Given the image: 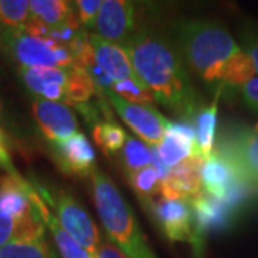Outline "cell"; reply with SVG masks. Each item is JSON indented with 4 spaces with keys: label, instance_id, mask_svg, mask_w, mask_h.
Returning <instances> with one entry per match:
<instances>
[{
    "label": "cell",
    "instance_id": "obj_1",
    "mask_svg": "<svg viewBox=\"0 0 258 258\" xmlns=\"http://www.w3.org/2000/svg\"><path fill=\"white\" fill-rule=\"evenodd\" d=\"M135 74L154 93L155 101L181 120H191L198 112L197 92L181 55L166 40L147 29L135 30L123 43Z\"/></svg>",
    "mask_w": 258,
    "mask_h": 258
},
{
    "label": "cell",
    "instance_id": "obj_2",
    "mask_svg": "<svg viewBox=\"0 0 258 258\" xmlns=\"http://www.w3.org/2000/svg\"><path fill=\"white\" fill-rule=\"evenodd\" d=\"M178 43L186 63L215 89L240 88L257 74L244 49L227 29L214 20L181 22Z\"/></svg>",
    "mask_w": 258,
    "mask_h": 258
},
{
    "label": "cell",
    "instance_id": "obj_3",
    "mask_svg": "<svg viewBox=\"0 0 258 258\" xmlns=\"http://www.w3.org/2000/svg\"><path fill=\"white\" fill-rule=\"evenodd\" d=\"M95 208L108 240L126 258H158L125 198L111 178L95 168L91 174Z\"/></svg>",
    "mask_w": 258,
    "mask_h": 258
},
{
    "label": "cell",
    "instance_id": "obj_4",
    "mask_svg": "<svg viewBox=\"0 0 258 258\" xmlns=\"http://www.w3.org/2000/svg\"><path fill=\"white\" fill-rule=\"evenodd\" d=\"M0 47L20 68H74V59L68 47L49 39L32 36L23 29H10L0 25Z\"/></svg>",
    "mask_w": 258,
    "mask_h": 258
},
{
    "label": "cell",
    "instance_id": "obj_5",
    "mask_svg": "<svg viewBox=\"0 0 258 258\" xmlns=\"http://www.w3.org/2000/svg\"><path fill=\"white\" fill-rule=\"evenodd\" d=\"M36 189L47 205L55 210L56 218L63 227V230L86 251H89L93 258L96 257L98 248L101 245V237L98 227L88 215L86 210L71 194L62 191L50 192L43 186H36Z\"/></svg>",
    "mask_w": 258,
    "mask_h": 258
},
{
    "label": "cell",
    "instance_id": "obj_6",
    "mask_svg": "<svg viewBox=\"0 0 258 258\" xmlns=\"http://www.w3.org/2000/svg\"><path fill=\"white\" fill-rule=\"evenodd\" d=\"M217 149L237 166L251 186L258 189V132L255 129L231 123L221 134Z\"/></svg>",
    "mask_w": 258,
    "mask_h": 258
},
{
    "label": "cell",
    "instance_id": "obj_7",
    "mask_svg": "<svg viewBox=\"0 0 258 258\" xmlns=\"http://www.w3.org/2000/svg\"><path fill=\"white\" fill-rule=\"evenodd\" d=\"M103 95L111 102L120 119L138 135L141 141L147 142L151 147H158L161 144L165 137V126L169 120L161 112H158L154 106L126 102L111 91H106Z\"/></svg>",
    "mask_w": 258,
    "mask_h": 258
},
{
    "label": "cell",
    "instance_id": "obj_8",
    "mask_svg": "<svg viewBox=\"0 0 258 258\" xmlns=\"http://www.w3.org/2000/svg\"><path fill=\"white\" fill-rule=\"evenodd\" d=\"M194 215V242L192 247L198 257H201L205 237L212 232L227 230L237 212L228 204L203 192L191 201Z\"/></svg>",
    "mask_w": 258,
    "mask_h": 258
},
{
    "label": "cell",
    "instance_id": "obj_9",
    "mask_svg": "<svg viewBox=\"0 0 258 258\" xmlns=\"http://www.w3.org/2000/svg\"><path fill=\"white\" fill-rule=\"evenodd\" d=\"M159 230L169 241L194 242V215L191 203L185 200L159 198L148 203Z\"/></svg>",
    "mask_w": 258,
    "mask_h": 258
},
{
    "label": "cell",
    "instance_id": "obj_10",
    "mask_svg": "<svg viewBox=\"0 0 258 258\" xmlns=\"http://www.w3.org/2000/svg\"><path fill=\"white\" fill-rule=\"evenodd\" d=\"M135 3L128 0H103L93 33L112 43H123L135 32Z\"/></svg>",
    "mask_w": 258,
    "mask_h": 258
},
{
    "label": "cell",
    "instance_id": "obj_11",
    "mask_svg": "<svg viewBox=\"0 0 258 258\" xmlns=\"http://www.w3.org/2000/svg\"><path fill=\"white\" fill-rule=\"evenodd\" d=\"M32 111L42 134L50 144L63 142L78 134V119L64 103L35 98Z\"/></svg>",
    "mask_w": 258,
    "mask_h": 258
},
{
    "label": "cell",
    "instance_id": "obj_12",
    "mask_svg": "<svg viewBox=\"0 0 258 258\" xmlns=\"http://www.w3.org/2000/svg\"><path fill=\"white\" fill-rule=\"evenodd\" d=\"M247 182L237 166L224 157L218 149H214L201 166L203 191L214 198L225 201L238 185Z\"/></svg>",
    "mask_w": 258,
    "mask_h": 258
},
{
    "label": "cell",
    "instance_id": "obj_13",
    "mask_svg": "<svg viewBox=\"0 0 258 258\" xmlns=\"http://www.w3.org/2000/svg\"><path fill=\"white\" fill-rule=\"evenodd\" d=\"M50 145L56 164L66 175L91 176L96 168L95 149L82 132H78L68 141Z\"/></svg>",
    "mask_w": 258,
    "mask_h": 258
},
{
    "label": "cell",
    "instance_id": "obj_14",
    "mask_svg": "<svg viewBox=\"0 0 258 258\" xmlns=\"http://www.w3.org/2000/svg\"><path fill=\"white\" fill-rule=\"evenodd\" d=\"M35 186L19 174L0 178V212L19 221L40 218L32 200Z\"/></svg>",
    "mask_w": 258,
    "mask_h": 258
},
{
    "label": "cell",
    "instance_id": "obj_15",
    "mask_svg": "<svg viewBox=\"0 0 258 258\" xmlns=\"http://www.w3.org/2000/svg\"><path fill=\"white\" fill-rule=\"evenodd\" d=\"M19 76L36 98L69 105V69L57 68H19Z\"/></svg>",
    "mask_w": 258,
    "mask_h": 258
},
{
    "label": "cell",
    "instance_id": "obj_16",
    "mask_svg": "<svg viewBox=\"0 0 258 258\" xmlns=\"http://www.w3.org/2000/svg\"><path fill=\"white\" fill-rule=\"evenodd\" d=\"M203 158H188L179 165L169 169L166 178L161 184V197L166 200H185L191 201L203 192L201 184V166Z\"/></svg>",
    "mask_w": 258,
    "mask_h": 258
},
{
    "label": "cell",
    "instance_id": "obj_17",
    "mask_svg": "<svg viewBox=\"0 0 258 258\" xmlns=\"http://www.w3.org/2000/svg\"><path fill=\"white\" fill-rule=\"evenodd\" d=\"M89 37L95 52V62L113 82H120L126 79H139L126 52L122 49L120 45L108 42L95 33H89Z\"/></svg>",
    "mask_w": 258,
    "mask_h": 258
},
{
    "label": "cell",
    "instance_id": "obj_18",
    "mask_svg": "<svg viewBox=\"0 0 258 258\" xmlns=\"http://www.w3.org/2000/svg\"><path fill=\"white\" fill-rule=\"evenodd\" d=\"M32 200H33V204H35V207H36L37 212H39L42 221L45 224V227H47L49 231L52 232L53 240H55L57 249H59L62 258H93V255L89 251H86L79 242H76L63 230V227L60 225V222L57 221L56 215H53L50 207L40 197V194L36 189V186H35L33 194H32Z\"/></svg>",
    "mask_w": 258,
    "mask_h": 258
},
{
    "label": "cell",
    "instance_id": "obj_19",
    "mask_svg": "<svg viewBox=\"0 0 258 258\" xmlns=\"http://www.w3.org/2000/svg\"><path fill=\"white\" fill-rule=\"evenodd\" d=\"M222 92H224V88H218L211 103L203 106L195 113V120H194L195 137H197L195 149H197V157L203 158L204 161L214 152L218 102H220Z\"/></svg>",
    "mask_w": 258,
    "mask_h": 258
},
{
    "label": "cell",
    "instance_id": "obj_20",
    "mask_svg": "<svg viewBox=\"0 0 258 258\" xmlns=\"http://www.w3.org/2000/svg\"><path fill=\"white\" fill-rule=\"evenodd\" d=\"M29 8L30 18L49 29L62 26L75 15L74 3L64 0H32Z\"/></svg>",
    "mask_w": 258,
    "mask_h": 258
},
{
    "label": "cell",
    "instance_id": "obj_21",
    "mask_svg": "<svg viewBox=\"0 0 258 258\" xmlns=\"http://www.w3.org/2000/svg\"><path fill=\"white\" fill-rule=\"evenodd\" d=\"M0 258H56L46 235L19 238L0 248Z\"/></svg>",
    "mask_w": 258,
    "mask_h": 258
},
{
    "label": "cell",
    "instance_id": "obj_22",
    "mask_svg": "<svg viewBox=\"0 0 258 258\" xmlns=\"http://www.w3.org/2000/svg\"><path fill=\"white\" fill-rule=\"evenodd\" d=\"M154 148L157 151L158 158L168 169L179 165L188 158L197 155L195 142L176 137V135H171V134H165L161 144Z\"/></svg>",
    "mask_w": 258,
    "mask_h": 258
},
{
    "label": "cell",
    "instance_id": "obj_23",
    "mask_svg": "<svg viewBox=\"0 0 258 258\" xmlns=\"http://www.w3.org/2000/svg\"><path fill=\"white\" fill-rule=\"evenodd\" d=\"M45 234V224L42 218L19 221L0 212V248L19 238L37 237Z\"/></svg>",
    "mask_w": 258,
    "mask_h": 258
},
{
    "label": "cell",
    "instance_id": "obj_24",
    "mask_svg": "<svg viewBox=\"0 0 258 258\" xmlns=\"http://www.w3.org/2000/svg\"><path fill=\"white\" fill-rule=\"evenodd\" d=\"M92 135L95 142L105 152V155H112L120 151L128 137V134L112 119H102L101 122H98L93 126Z\"/></svg>",
    "mask_w": 258,
    "mask_h": 258
},
{
    "label": "cell",
    "instance_id": "obj_25",
    "mask_svg": "<svg viewBox=\"0 0 258 258\" xmlns=\"http://www.w3.org/2000/svg\"><path fill=\"white\" fill-rule=\"evenodd\" d=\"M128 176L129 185L132 189L138 194L142 201H154V198L161 194V184L162 179L158 174V171L152 166H147L144 169H139L135 172H129Z\"/></svg>",
    "mask_w": 258,
    "mask_h": 258
},
{
    "label": "cell",
    "instance_id": "obj_26",
    "mask_svg": "<svg viewBox=\"0 0 258 258\" xmlns=\"http://www.w3.org/2000/svg\"><path fill=\"white\" fill-rule=\"evenodd\" d=\"M120 159L126 169V174L135 172L152 164V151L144 144V141L128 135L125 145L120 149Z\"/></svg>",
    "mask_w": 258,
    "mask_h": 258
},
{
    "label": "cell",
    "instance_id": "obj_27",
    "mask_svg": "<svg viewBox=\"0 0 258 258\" xmlns=\"http://www.w3.org/2000/svg\"><path fill=\"white\" fill-rule=\"evenodd\" d=\"M96 93L95 83L86 71L79 68L69 69V83H68V99L69 105L76 106L86 103Z\"/></svg>",
    "mask_w": 258,
    "mask_h": 258
},
{
    "label": "cell",
    "instance_id": "obj_28",
    "mask_svg": "<svg viewBox=\"0 0 258 258\" xmlns=\"http://www.w3.org/2000/svg\"><path fill=\"white\" fill-rule=\"evenodd\" d=\"M111 92L118 95L126 102L137 105L152 106V103L155 102L154 93L151 92V89L141 79H126L120 82H113Z\"/></svg>",
    "mask_w": 258,
    "mask_h": 258
},
{
    "label": "cell",
    "instance_id": "obj_29",
    "mask_svg": "<svg viewBox=\"0 0 258 258\" xmlns=\"http://www.w3.org/2000/svg\"><path fill=\"white\" fill-rule=\"evenodd\" d=\"M30 19L28 0H0V25L10 29H23Z\"/></svg>",
    "mask_w": 258,
    "mask_h": 258
},
{
    "label": "cell",
    "instance_id": "obj_30",
    "mask_svg": "<svg viewBox=\"0 0 258 258\" xmlns=\"http://www.w3.org/2000/svg\"><path fill=\"white\" fill-rule=\"evenodd\" d=\"M74 3L75 13L78 15V19L85 29H92L95 26L96 18L101 12L103 0H78Z\"/></svg>",
    "mask_w": 258,
    "mask_h": 258
},
{
    "label": "cell",
    "instance_id": "obj_31",
    "mask_svg": "<svg viewBox=\"0 0 258 258\" xmlns=\"http://www.w3.org/2000/svg\"><path fill=\"white\" fill-rule=\"evenodd\" d=\"M242 49L248 55L254 69L258 74V30L257 29H245L242 32Z\"/></svg>",
    "mask_w": 258,
    "mask_h": 258
},
{
    "label": "cell",
    "instance_id": "obj_32",
    "mask_svg": "<svg viewBox=\"0 0 258 258\" xmlns=\"http://www.w3.org/2000/svg\"><path fill=\"white\" fill-rule=\"evenodd\" d=\"M240 92L245 105L252 111L258 112V76H254L248 82L240 86Z\"/></svg>",
    "mask_w": 258,
    "mask_h": 258
},
{
    "label": "cell",
    "instance_id": "obj_33",
    "mask_svg": "<svg viewBox=\"0 0 258 258\" xmlns=\"http://www.w3.org/2000/svg\"><path fill=\"white\" fill-rule=\"evenodd\" d=\"M95 258H126L111 241H102Z\"/></svg>",
    "mask_w": 258,
    "mask_h": 258
},
{
    "label": "cell",
    "instance_id": "obj_34",
    "mask_svg": "<svg viewBox=\"0 0 258 258\" xmlns=\"http://www.w3.org/2000/svg\"><path fill=\"white\" fill-rule=\"evenodd\" d=\"M0 165L8 169V174H18V171L12 165L9 151L6 147V139L2 131H0Z\"/></svg>",
    "mask_w": 258,
    "mask_h": 258
},
{
    "label": "cell",
    "instance_id": "obj_35",
    "mask_svg": "<svg viewBox=\"0 0 258 258\" xmlns=\"http://www.w3.org/2000/svg\"><path fill=\"white\" fill-rule=\"evenodd\" d=\"M255 131H257V132H258V123H257V125H255Z\"/></svg>",
    "mask_w": 258,
    "mask_h": 258
},
{
    "label": "cell",
    "instance_id": "obj_36",
    "mask_svg": "<svg viewBox=\"0 0 258 258\" xmlns=\"http://www.w3.org/2000/svg\"><path fill=\"white\" fill-rule=\"evenodd\" d=\"M0 109H2V102H0Z\"/></svg>",
    "mask_w": 258,
    "mask_h": 258
}]
</instances>
